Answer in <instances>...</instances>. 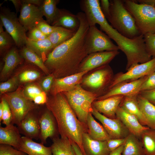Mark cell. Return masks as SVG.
<instances>
[{
    "label": "cell",
    "mask_w": 155,
    "mask_h": 155,
    "mask_svg": "<svg viewBox=\"0 0 155 155\" xmlns=\"http://www.w3.org/2000/svg\"><path fill=\"white\" fill-rule=\"evenodd\" d=\"M76 15L80 26L75 34L55 48L44 63L55 78L79 72L82 63L89 55L87 39L90 26L84 12H79Z\"/></svg>",
    "instance_id": "obj_1"
},
{
    "label": "cell",
    "mask_w": 155,
    "mask_h": 155,
    "mask_svg": "<svg viewBox=\"0 0 155 155\" xmlns=\"http://www.w3.org/2000/svg\"><path fill=\"white\" fill-rule=\"evenodd\" d=\"M45 105L55 118L61 137L75 143L83 154L86 155L82 135L84 133L88 132L87 125L78 119L63 94L59 93L48 98Z\"/></svg>",
    "instance_id": "obj_2"
},
{
    "label": "cell",
    "mask_w": 155,
    "mask_h": 155,
    "mask_svg": "<svg viewBox=\"0 0 155 155\" xmlns=\"http://www.w3.org/2000/svg\"><path fill=\"white\" fill-rule=\"evenodd\" d=\"M110 13L107 18L111 25L124 36L133 39L142 35L133 17L121 0H111Z\"/></svg>",
    "instance_id": "obj_3"
},
{
    "label": "cell",
    "mask_w": 155,
    "mask_h": 155,
    "mask_svg": "<svg viewBox=\"0 0 155 155\" xmlns=\"http://www.w3.org/2000/svg\"><path fill=\"white\" fill-rule=\"evenodd\" d=\"M62 93L65 96L78 119L86 125L88 115L93 111L92 104L98 95L84 89L80 84L69 91Z\"/></svg>",
    "instance_id": "obj_4"
},
{
    "label": "cell",
    "mask_w": 155,
    "mask_h": 155,
    "mask_svg": "<svg viewBox=\"0 0 155 155\" xmlns=\"http://www.w3.org/2000/svg\"><path fill=\"white\" fill-rule=\"evenodd\" d=\"M134 18L141 34L155 33V7L137 3L135 0H122Z\"/></svg>",
    "instance_id": "obj_5"
},
{
    "label": "cell",
    "mask_w": 155,
    "mask_h": 155,
    "mask_svg": "<svg viewBox=\"0 0 155 155\" xmlns=\"http://www.w3.org/2000/svg\"><path fill=\"white\" fill-rule=\"evenodd\" d=\"M3 95L2 97L7 101L11 111V123L17 126L28 113L38 108L37 105L25 96L20 88Z\"/></svg>",
    "instance_id": "obj_6"
},
{
    "label": "cell",
    "mask_w": 155,
    "mask_h": 155,
    "mask_svg": "<svg viewBox=\"0 0 155 155\" xmlns=\"http://www.w3.org/2000/svg\"><path fill=\"white\" fill-rule=\"evenodd\" d=\"M94 69L84 76L80 85L94 91L99 96L107 90L113 78V73L108 64Z\"/></svg>",
    "instance_id": "obj_7"
},
{
    "label": "cell",
    "mask_w": 155,
    "mask_h": 155,
    "mask_svg": "<svg viewBox=\"0 0 155 155\" xmlns=\"http://www.w3.org/2000/svg\"><path fill=\"white\" fill-rule=\"evenodd\" d=\"M17 15L8 7H1L0 20L6 31L14 39L16 46L20 48L25 45L28 37L26 31L20 22Z\"/></svg>",
    "instance_id": "obj_8"
},
{
    "label": "cell",
    "mask_w": 155,
    "mask_h": 155,
    "mask_svg": "<svg viewBox=\"0 0 155 155\" xmlns=\"http://www.w3.org/2000/svg\"><path fill=\"white\" fill-rule=\"evenodd\" d=\"M155 71V57L144 63L133 65L125 73H118L113 77L106 91L119 84L138 80Z\"/></svg>",
    "instance_id": "obj_9"
},
{
    "label": "cell",
    "mask_w": 155,
    "mask_h": 155,
    "mask_svg": "<svg viewBox=\"0 0 155 155\" xmlns=\"http://www.w3.org/2000/svg\"><path fill=\"white\" fill-rule=\"evenodd\" d=\"M87 44L89 54L104 51H118V46L115 44L106 34L99 30L96 25L90 26Z\"/></svg>",
    "instance_id": "obj_10"
},
{
    "label": "cell",
    "mask_w": 155,
    "mask_h": 155,
    "mask_svg": "<svg viewBox=\"0 0 155 155\" xmlns=\"http://www.w3.org/2000/svg\"><path fill=\"white\" fill-rule=\"evenodd\" d=\"M91 113L102 123L111 139L125 138L130 133L121 120L117 118H108L100 113L93 107Z\"/></svg>",
    "instance_id": "obj_11"
},
{
    "label": "cell",
    "mask_w": 155,
    "mask_h": 155,
    "mask_svg": "<svg viewBox=\"0 0 155 155\" xmlns=\"http://www.w3.org/2000/svg\"><path fill=\"white\" fill-rule=\"evenodd\" d=\"M148 76L136 80L119 84L98 97L96 100H101L116 95L124 96L136 95L139 93V89L141 85Z\"/></svg>",
    "instance_id": "obj_12"
},
{
    "label": "cell",
    "mask_w": 155,
    "mask_h": 155,
    "mask_svg": "<svg viewBox=\"0 0 155 155\" xmlns=\"http://www.w3.org/2000/svg\"><path fill=\"white\" fill-rule=\"evenodd\" d=\"M39 139L41 143L46 144L48 137L52 140L59 137V134L56 120L52 113L47 108L46 110L39 114Z\"/></svg>",
    "instance_id": "obj_13"
},
{
    "label": "cell",
    "mask_w": 155,
    "mask_h": 155,
    "mask_svg": "<svg viewBox=\"0 0 155 155\" xmlns=\"http://www.w3.org/2000/svg\"><path fill=\"white\" fill-rule=\"evenodd\" d=\"M119 53L118 51L97 52L88 55L82 63L79 72L89 71L108 64Z\"/></svg>",
    "instance_id": "obj_14"
},
{
    "label": "cell",
    "mask_w": 155,
    "mask_h": 155,
    "mask_svg": "<svg viewBox=\"0 0 155 155\" xmlns=\"http://www.w3.org/2000/svg\"><path fill=\"white\" fill-rule=\"evenodd\" d=\"M39 7L30 4L23 3L18 18L26 31L36 27L40 22L44 21Z\"/></svg>",
    "instance_id": "obj_15"
},
{
    "label": "cell",
    "mask_w": 155,
    "mask_h": 155,
    "mask_svg": "<svg viewBox=\"0 0 155 155\" xmlns=\"http://www.w3.org/2000/svg\"><path fill=\"white\" fill-rule=\"evenodd\" d=\"M88 71H83L63 78H55L50 90L52 95L69 91L80 84Z\"/></svg>",
    "instance_id": "obj_16"
},
{
    "label": "cell",
    "mask_w": 155,
    "mask_h": 155,
    "mask_svg": "<svg viewBox=\"0 0 155 155\" xmlns=\"http://www.w3.org/2000/svg\"><path fill=\"white\" fill-rule=\"evenodd\" d=\"M34 110L28 113L17 127L20 133L24 136L38 140L39 139L40 135L39 114L34 113Z\"/></svg>",
    "instance_id": "obj_17"
},
{
    "label": "cell",
    "mask_w": 155,
    "mask_h": 155,
    "mask_svg": "<svg viewBox=\"0 0 155 155\" xmlns=\"http://www.w3.org/2000/svg\"><path fill=\"white\" fill-rule=\"evenodd\" d=\"M124 96H114L99 100H96L92 106L100 113L111 119L116 118V113Z\"/></svg>",
    "instance_id": "obj_18"
},
{
    "label": "cell",
    "mask_w": 155,
    "mask_h": 155,
    "mask_svg": "<svg viewBox=\"0 0 155 155\" xmlns=\"http://www.w3.org/2000/svg\"><path fill=\"white\" fill-rule=\"evenodd\" d=\"M116 117L121 120L130 133L138 138L145 130L150 128L148 126L143 125L136 117L119 106L116 112Z\"/></svg>",
    "instance_id": "obj_19"
},
{
    "label": "cell",
    "mask_w": 155,
    "mask_h": 155,
    "mask_svg": "<svg viewBox=\"0 0 155 155\" xmlns=\"http://www.w3.org/2000/svg\"><path fill=\"white\" fill-rule=\"evenodd\" d=\"M107 141L94 140L87 132L84 133L82 144L86 155H109L111 152L108 148Z\"/></svg>",
    "instance_id": "obj_20"
},
{
    "label": "cell",
    "mask_w": 155,
    "mask_h": 155,
    "mask_svg": "<svg viewBox=\"0 0 155 155\" xmlns=\"http://www.w3.org/2000/svg\"><path fill=\"white\" fill-rule=\"evenodd\" d=\"M11 123L5 127L0 126V144L11 146L18 149L22 136L18 127Z\"/></svg>",
    "instance_id": "obj_21"
},
{
    "label": "cell",
    "mask_w": 155,
    "mask_h": 155,
    "mask_svg": "<svg viewBox=\"0 0 155 155\" xmlns=\"http://www.w3.org/2000/svg\"><path fill=\"white\" fill-rule=\"evenodd\" d=\"M33 139L22 136L19 149L27 155H52L51 147H47L41 143H37Z\"/></svg>",
    "instance_id": "obj_22"
},
{
    "label": "cell",
    "mask_w": 155,
    "mask_h": 155,
    "mask_svg": "<svg viewBox=\"0 0 155 155\" xmlns=\"http://www.w3.org/2000/svg\"><path fill=\"white\" fill-rule=\"evenodd\" d=\"M16 46L13 47L4 57V64L0 74L1 79L8 77L14 69L23 62Z\"/></svg>",
    "instance_id": "obj_23"
},
{
    "label": "cell",
    "mask_w": 155,
    "mask_h": 155,
    "mask_svg": "<svg viewBox=\"0 0 155 155\" xmlns=\"http://www.w3.org/2000/svg\"><path fill=\"white\" fill-rule=\"evenodd\" d=\"M137 95L124 96L119 106L127 112L136 117L143 125L148 127V121L138 105L136 98Z\"/></svg>",
    "instance_id": "obj_24"
},
{
    "label": "cell",
    "mask_w": 155,
    "mask_h": 155,
    "mask_svg": "<svg viewBox=\"0 0 155 155\" xmlns=\"http://www.w3.org/2000/svg\"><path fill=\"white\" fill-rule=\"evenodd\" d=\"M80 26V21L76 15L66 9H60L58 17L53 26L77 31Z\"/></svg>",
    "instance_id": "obj_25"
},
{
    "label": "cell",
    "mask_w": 155,
    "mask_h": 155,
    "mask_svg": "<svg viewBox=\"0 0 155 155\" xmlns=\"http://www.w3.org/2000/svg\"><path fill=\"white\" fill-rule=\"evenodd\" d=\"M86 125L87 133L92 139L101 141H107L111 139L103 127L95 120L91 113L88 115Z\"/></svg>",
    "instance_id": "obj_26"
},
{
    "label": "cell",
    "mask_w": 155,
    "mask_h": 155,
    "mask_svg": "<svg viewBox=\"0 0 155 155\" xmlns=\"http://www.w3.org/2000/svg\"><path fill=\"white\" fill-rule=\"evenodd\" d=\"M25 45L31 49L43 60L44 63L54 47L48 38L40 40H30L28 38Z\"/></svg>",
    "instance_id": "obj_27"
},
{
    "label": "cell",
    "mask_w": 155,
    "mask_h": 155,
    "mask_svg": "<svg viewBox=\"0 0 155 155\" xmlns=\"http://www.w3.org/2000/svg\"><path fill=\"white\" fill-rule=\"evenodd\" d=\"M59 1L58 0H44L39 7L43 16L46 18V22L52 26L57 20L59 13L60 9L57 6Z\"/></svg>",
    "instance_id": "obj_28"
},
{
    "label": "cell",
    "mask_w": 155,
    "mask_h": 155,
    "mask_svg": "<svg viewBox=\"0 0 155 155\" xmlns=\"http://www.w3.org/2000/svg\"><path fill=\"white\" fill-rule=\"evenodd\" d=\"M52 140L51 146L52 155H76L68 139L58 137Z\"/></svg>",
    "instance_id": "obj_29"
},
{
    "label": "cell",
    "mask_w": 155,
    "mask_h": 155,
    "mask_svg": "<svg viewBox=\"0 0 155 155\" xmlns=\"http://www.w3.org/2000/svg\"><path fill=\"white\" fill-rule=\"evenodd\" d=\"M139 106L150 128L155 129V105L138 94L136 96Z\"/></svg>",
    "instance_id": "obj_30"
},
{
    "label": "cell",
    "mask_w": 155,
    "mask_h": 155,
    "mask_svg": "<svg viewBox=\"0 0 155 155\" xmlns=\"http://www.w3.org/2000/svg\"><path fill=\"white\" fill-rule=\"evenodd\" d=\"M130 133L126 137L121 155H145L140 141Z\"/></svg>",
    "instance_id": "obj_31"
},
{
    "label": "cell",
    "mask_w": 155,
    "mask_h": 155,
    "mask_svg": "<svg viewBox=\"0 0 155 155\" xmlns=\"http://www.w3.org/2000/svg\"><path fill=\"white\" fill-rule=\"evenodd\" d=\"M20 55L26 61L37 67L46 74H50L42 59L31 49L25 45L20 48Z\"/></svg>",
    "instance_id": "obj_32"
},
{
    "label": "cell",
    "mask_w": 155,
    "mask_h": 155,
    "mask_svg": "<svg viewBox=\"0 0 155 155\" xmlns=\"http://www.w3.org/2000/svg\"><path fill=\"white\" fill-rule=\"evenodd\" d=\"M76 32L62 27L56 26L55 30L48 38L54 49L72 38Z\"/></svg>",
    "instance_id": "obj_33"
},
{
    "label": "cell",
    "mask_w": 155,
    "mask_h": 155,
    "mask_svg": "<svg viewBox=\"0 0 155 155\" xmlns=\"http://www.w3.org/2000/svg\"><path fill=\"white\" fill-rule=\"evenodd\" d=\"M139 138L145 155H155V129L145 130Z\"/></svg>",
    "instance_id": "obj_34"
},
{
    "label": "cell",
    "mask_w": 155,
    "mask_h": 155,
    "mask_svg": "<svg viewBox=\"0 0 155 155\" xmlns=\"http://www.w3.org/2000/svg\"><path fill=\"white\" fill-rule=\"evenodd\" d=\"M15 46L16 44L14 39L7 32L5 31L0 33L1 53H5V55L7 53Z\"/></svg>",
    "instance_id": "obj_35"
},
{
    "label": "cell",
    "mask_w": 155,
    "mask_h": 155,
    "mask_svg": "<svg viewBox=\"0 0 155 155\" xmlns=\"http://www.w3.org/2000/svg\"><path fill=\"white\" fill-rule=\"evenodd\" d=\"M22 90L25 96L32 101L34 98L43 91L41 87L33 83L27 84Z\"/></svg>",
    "instance_id": "obj_36"
},
{
    "label": "cell",
    "mask_w": 155,
    "mask_h": 155,
    "mask_svg": "<svg viewBox=\"0 0 155 155\" xmlns=\"http://www.w3.org/2000/svg\"><path fill=\"white\" fill-rule=\"evenodd\" d=\"M19 81L18 76L15 75L7 81L0 83V94L2 95L14 90L17 87Z\"/></svg>",
    "instance_id": "obj_37"
},
{
    "label": "cell",
    "mask_w": 155,
    "mask_h": 155,
    "mask_svg": "<svg viewBox=\"0 0 155 155\" xmlns=\"http://www.w3.org/2000/svg\"><path fill=\"white\" fill-rule=\"evenodd\" d=\"M40 76V72L35 70L28 69L18 75L19 82L22 83L31 82L37 80Z\"/></svg>",
    "instance_id": "obj_38"
},
{
    "label": "cell",
    "mask_w": 155,
    "mask_h": 155,
    "mask_svg": "<svg viewBox=\"0 0 155 155\" xmlns=\"http://www.w3.org/2000/svg\"><path fill=\"white\" fill-rule=\"evenodd\" d=\"M3 105V111L0 122H2L6 126L12 123V115L10 107L6 100L2 97L1 101Z\"/></svg>",
    "instance_id": "obj_39"
},
{
    "label": "cell",
    "mask_w": 155,
    "mask_h": 155,
    "mask_svg": "<svg viewBox=\"0 0 155 155\" xmlns=\"http://www.w3.org/2000/svg\"><path fill=\"white\" fill-rule=\"evenodd\" d=\"M144 36L147 52L151 57H155V33L148 34Z\"/></svg>",
    "instance_id": "obj_40"
},
{
    "label": "cell",
    "mask_w": 155,
    "mask_h": 155,
    "mask_svg": "<svg viewBox=\"0 0 155 155\" xmlns=\"http://www.w3.org/2000/svg\"><path fill=\"white\" fill-rule=\"evenodd\" d=\"M154 89H155V71L149 75L146 80L143 83L140 88L139 92L142 91L151 90Z\"/></svg>",
    "instance_id": "obj_41"
},
{
    "label": "cell",
    "mask_w": 155,
    "mask_h": 155,
    "mask_svg": "<svg viewBox=\"0 0 155 155\" xmlns=\"http://www.w3.org/2000/svg\"><path fill=\"white\" fill-rule=\"evenodd\" d=\"M27 37L28 39L34 41L44 40L48 37L36 27H34L28 31Z\"/></svg>",
    "instance_id": "obj_42"
},
{
    "label": "cell",
    "mask_w": 155,
    "mask_h": 155,
    "mask_svg": "<svg viewBox=\"0 0 155 155\" xmlns=\"http://www.w3.org/2000/svg\"><path fill=\"white\" fill-rule=\"evenodd\" d=\"M56 27L49 25L46 20L40 22L36 26L38 29L48 37L55 30Z\"/></svg>",
    "instance_id": "obj_43"
},
{
    "label": "cell",
    "mask_w": 155,
    "mask_h": 155,
    "mask_svg": "<svg viewBox=\"0 0 155 155\" xmlns=\"http://www.w3.org/2000/svg\"><path fill=\"white\" fill-rule=\"evenodd\" d=\"M55 78L53 75L50 73L44 79L40 86V87L46 93L50 91Z\"/></svg>",
    "instance_id": "obj_44"
},
{
    "label": "cell",
    "mask_w": 155,
    "mask_h": 155,
    "mask_svg": "<svg viewBox=\"0 0 155 155\" xmlns=\"http://www.w3.org/2000/svg\"><path fill=\"white\" fill-rule=\"evenodd\" d=\"M125 138L110 139L107 141L108 148L111 152L124 144Z\"/></svg>",
    "instance_id": "obj_45"
},
{
    "label": "cell",
    "mask_w": 155,
    "mask_h": 155,
    "mask_svg": "<svg viewBox=\"0 0 155 155\" xmlns=\"http://www.w3.org/2000/svg\"><path fill=\"white\" fill-rule=\"evenodd\" d=\"M142 97L155 105V89L142 91L138 93Z\"/></svg>",
    "instance_id": "obj_46"
},
{
    "label": "cell",
    "mask_w": 155,
    "mask_h": 155,
    "mask_svg": "<svg viewBox=\"0 0 155 155\" xmlns=\"http://www.w3.org/2000/svg\"><path fill=\"white\" fill-rule=\"evenodd\" d=\"M100 6L101 11L107 19L110 13V3L108 0L100 1Z\"/></svg>",
    "instance_id": "obj_47"
},
{
    "label": "cell",
    "mask_w": 155,
    "mask_h": 155,
    "mask_svg": "<svg viewBox=\"0 0 155 155\" xmlns=\"http://www.w3.org/2000/svg\"><path fill=\"white\" fill-rule=\"evenodd\" d=\"M48 98L46 92L43 91L34 98L33 102L37 105L45 104L47 101Z\"/></svg>",
    "instance_id": "obj_48"
},
{
    "label": "cell",
    "mask_w": 155,
    "mask_h": 155,
    "mask_svg": "<svg viewBox=\"0 0 155 155\" xmlns=\"http://www.w3.org/2000/svg\"><path fill=\"white\" fill-rule=\"evenodd\" d=\"M7 155H27L26 153L7 145Z\"/></svg>",
    "instance_id": "obj_49"
},
{
    "label": "cell",
    "mask_w": 155,
    "mask_h": 155,
    "mask_svg": "<svg viewBox=\"0 0 155 155\" xmlns=\"http://www.w3.org/2000/svg\"><path fill=\"white\" fill-rule=\"evenodd\" d=\"M23 3L29 4L34 5L38 7L42 4L44 0H21Z\"/></svg>",
    "instance_id": "obj_50"
},
{
    "label": "cell",
    "mask_w": 155,
    "mask_h": 155,
    "mask_svg": "<svg viewBox=\"0 0 155 155\" xmlns=\"http://www.w3.org/2000/svg\"><path fill=\"white\" fill-rule=\"evenodd\" d=\"M13 4L16 11V13L20 11L23 4L20 0H10Z\"/></svg>",
    "instance_id": "obj_51"
},
{
    "label": "cell",
    "mask_w": 155,
    "mask_h": 155,
    "mask_svg": "<svg viewBox=\"0 0 155 155\" xmlns=\"http://www.w3.org/2000/svg\"><path fill=\"white\" fill-rule=\"evenodd\" d=\"M136 1H136L138 2L139 4H144L155 7V0H138Z\"/></svg>",
    "instance_id": "obj_52"
},
{
    "label": "cell",
    "mask_w": 155,
    "mask_h": 155,
    "mask_svg": "<svg viewBox=\"0 0 155 155\" xmlns=\"http://www.w3.org/2000/svg\"><path fill=\"white\" fill-rule=\"evenodd\" d=\"M124 144L120 146L115 150L111 152L109 155H121Z\"/></svg>",
    "instance_id": "obj_53"
},
{
    "label": "cell",
    "mask_w": 155,
    "mask_h": 155,
    "mask_svg": "<svg viewBox=\"0 0 155 155\" xmlns=\"http://www.w3.org/2000/svg\"><path fill=\"white\" fill-rule=\"evenodd\" d=\"M0 155H7V145L0 144Z\"/></svg>",
    "instance_id": "obj_54"
},
{
    "label": "cell",
    "mask_w": 155,
    "mask_h": 155,
    "mask_svg": "<svg viewBox=\"0 0 155 155\" xmlns=\"http://www.w3.org/2000/svg\"><path fill=\"white\" fill-rule=\"evenodd\" d=\"M73 150L76 155H83L78 146L75 143L71 142Z\"/></svg>",
    "instance_id": "obj_55"
},
{
    "label": "cell",
    "mask_w": 155,
    "mask_h": 155,
    "mask_svg": "<svg viewBox=\"0 0 155 155\" xmlns=\"http://www.w3.org/2000/svg\"><path fill=\"white\" fill-rule=\"evenodd\" d=\"M3 105L1 102L0 103V120L1 119L3 111Z\"/></svg>",
    "instance_id": "obj_56"
},
{
    "label": "cell",
    "mask_w": 155,
    "mask_h": 155,
    "mask_svg": "<svg viewBox=\"0 0 155 155\" xmlns=\"http://www.w3.org/2000/svg\"><path fill=\"white\" fill-rule=\"evenodd\" d=\"M3 27L4 26L3 23L0 20V33L4 31L3 28Z\"/></svg>",
    "instance_id": "obj_57"
},
{
    "label": "cell",
    "mask_w": 155,
    "mask_h": 155,
    "mask_svg": "<svg viewBox=\"0 0 155 155\" xmlns=\"http://www.w3.org/2000/svg\"></svg>",
    "instance_id": "obj_58"
}]
</instances>
